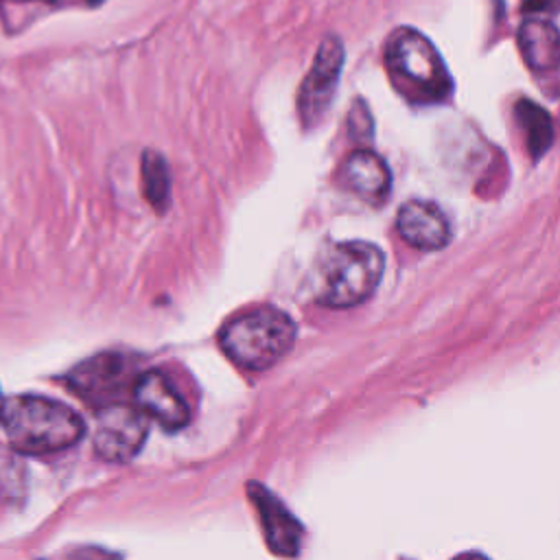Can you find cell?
<instances>
[{"label": "cell", "mask_w": 560, "mask_h": 560, "mask_svg": "<svg viewBox=\"0 0 560 560\" xmlns=\"http://www.w3.org/2000/svg\"><path fill=\"white\" fill-rule=\"evenodd\" d=\"M142 188L147 199L158 210H164V206L168 203V168L164 160L153 151H147L142 155Z\"/></svg>", "instance_id": "5bb4252c"}, {"label": "cell", "mask_w": 560, "mask_h": 560, "mask_svg": "<svg viewBox=\"0 0 560 560\" xmlns=\"http://www.w3.org/2000/svg\"><path fill=\"white\" fill-rule=\"evenodd\" d=\"M398 234L416 249H442L451 241V225L446 214L431 201L411 199L398 210Z\"/></svg>", "instance_id": "9c48e42d"}, {"label": "cell", "mask_w": 560, "mask_h": 560, "mask_svg": "<svg viewBox=\"0 0 560 560\" xmlns=\"http://www.w3.org/2000/svg\"><path fill=\"white\" fill-rule=\"evenodd\" d=\"M92 444L105 462H129L142 448L149 431V418L129 405L112 402L96 411Z\"/></svg>", "instance_id": "5b68a950"}, {"label": "cell", "mask_w": 560, "mask_h": 560, "mask_svg": "<svg viewBox=\"0 0 560 560\" xmlns=\"http://www.w3.org/2000/svg\"><path fill=\"white\" fill-rule=\"evenodd\" d=\"M127 376V363L118 354H98L81 365H77L68 383L70 387L90 402H101V407L112 405L109 400L122 389Z\"/></svg>", "instance_id": "30bf717a"}, {"label": "cell", "mask_w": 560, "mask_h": 560, "mask_svg": "<svg viewBox=\"0 0 560 560\" xmlns=\"http://www.w3.org/2000/svg\"><path fill=\"white\" fill-rule=\"evenodd\" d=\"M15 2H24V0H15ZM26 2H31V0H26Z\"/></svg>", "instance_id": "e0dca14e"}, {"label": "cell", "mask_w": 560, "mask_h": 560, "mask_svg": "<svg viewBox=\"0 0 560 560\" xmlns=\"http://www.w3.org/2000/svg\"><path fill=\"white\" fill-rule=\"evenodd\" d=\"M464 560H486L481 553H472V556H466Z\"/></svg>", "instance_id": "9a60e30c"}, {"label": "cell", "mask_w": 560, "mask_h": 560, "mask_svg": "<svg viewBox=\"0 0 560 560\" xmlns=\"http://www.w3.org/2000/svg\"><path fill=\"white\" fill-rule=\"evenodd\" d=\"M385 269L383 252L365 241H348L328 249L319 267L317 302L348 308L365 302L378 287Z\"/></svg>", "instance_id": "3957f363"}, {"label": "cell", "mask_w": 560, "mask_h": 560, "mask_svg": "<svg viewBox=\"0 0 560 560\" xmlns=\"http://www.w3.org/2000/svg\"><path fill=\"white\" fill-rule=\"evenodd\" d=\"M2 405H4V400H2V396H0V413H2Z\"/></svg>", "instance_id": "2e32d148"}, {"label": "cell", "mask_w": 560, "mask_h": 560, "mask_svg": "<svg viewBox=\"0 0 560 560\" xmlns=\"http://www.w3.org/2000/svg\"><path fill=\"white\" fill-rule=\"evenodd\" d=\"M341 184L359 195L365 201H381L389 192L392 175L387 164L370 149L352 151L341 168H339Z\"/></svg>", "instance_id": "8fae6325"}, {"label": "cell", "mask_w": 560, "mask_h": 560, "mask_svg": "<svg viewBox=\"0 0 560 560\" xmlns=\"http://www.w3.org/2000/svg\"><path fill=\"white\" fill-rule=\"evenodd\" d=\"M0 422L9 444L26 455L70 448L85 433L83 418L72 407L35 394H20L4 400Z\"/></svg>", "instance_id": "6da1fadb"}, {"label": "cell", "mask_w": 560, "mask_h": 560, "mask_svg": "<svg viewBox=\"0 0 560 560\" xmlns=\"http://www.w3.org/2000/svg\"><path fill=\"white\" fill-rule=\"evenodd\" d=\"M343 66V46L337 37H326L315 55L308 74L298 92V112L304 127H313L332 103L339 72Z\"/></svg>", "instance_id": "8992f818"}, {"label": "cell", "mask_w": 560, "mask_h": 560, "mask_svg": "<svg viewBox=\"0 0 560 560\" xmlns=\"http://www.w3.org/2000/svg\"><path fill=\"white\" fill-rule=\"evenodd\" d=\"M133 398L147 418H153L168 431H177L188 424L190 413L186 400L160 370H147L133 381Z\"/></svg>", "instance_id": "52a82bcc"}, {"label": "cell", "mask_w": 560, "mask_h": 560, "mask_svg": "<svg viewBox=\"0 0 560 560\" xmlns=\"http://www.w3.org/2000/svg\"><path fill=\"white\" fill-rule=\"evenodd\" d=\"M295 341L293 319L276 306H258L232 317L219 332L221 350L245 370H267Z\"/></svg>", "instance_id": "7a4b0ae2"}, {"label": "cell", "mask_w": 560, "mask_h": 560, "mask_svg": "<svg viewBox=\"0 0 560 560\" xmlns=\"http://www.w3.org/2000/svg\"><path fill=\"white\" fill-rule=\"evenodd\" d=\"M247 494L254 501L267 545L278 556H298L302 542V527L295 516L280 503L276 494H271L260 483H247Z\"/></svg>", "instance_id": "ba28073f"}, {"label": "cell", "mask_w": 560, "mask_h": 560, "mask_svg": "<svg viewBox=\"0 0 560 560\" xmlns=\"http://www.w3.org/2000/svg\"><path fill=\"white\" fill-rule=\"evenodd\" d=\"M514 114L525 133L529 153L534 158H540L553 142V125L549 114L529 98H521L514 107Z\"/></svg>", "instance_id": "4fadbf2b"}, {"label": "cell", "mask_w": 560, "mask_h": 560, "mask_svg": "<svg viewBox=\"0 0 560 560\" xmlns=\"http://www.w3.org/2000/svg\"><path fill=\"white\" fill-rule=\"evenodd\" d=\"M518 46L525 61L540 72L560 68V31L540 18H529L518 26Z\"/></svg>", "instance_id": "7c38bea8"}, {"label": "cell", "mask_w": 560, "mask_h": 560, "mask_svg": "<svg viewBox=\"0 0 560 560\" xmlns=\"http://www.w3.org/2000/svg\"><path fill=\"white\" fill-rule=\"evenodd\" d=\"M392 79L407 96L442 101L453 92L451 74L435 46L413 28H398L385 46Z\"/></svg>", "instance_id": "277c9868"}]
</instances>
